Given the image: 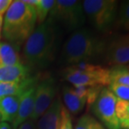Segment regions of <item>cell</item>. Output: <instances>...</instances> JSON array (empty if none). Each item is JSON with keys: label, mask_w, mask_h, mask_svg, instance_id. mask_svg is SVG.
Masks as SVG:
<instances>
[{"label": "cell", "mask_w": 129, "mask_h": 129, "mask_svg": "<svg viewBox=\"0 0 129 129\" xmlns=\"http://www.w3.org/2000/svg\"><path fill=\"white\" fill-rule=\"evenodd\" d=\"M62 29L51 20L38 24L23 46V57L32 69H45L57 56Z\"/></svg>", "instance_id": "6da1fadb"}, {"label": "cell", "mask_w": 129, "mask_h": 129, "mask_svg": "<svg viewBox=\"0 0 129 129\" xmlns=\"http://www.w3.org/2000/svg\"><path fill=\"white\" fill-rule=\"evenodd\" d=\"M107 41L88 29L81 28L72 32L63 43L60 63L68 66L90 62L103 57Z\"/></svg>", "instance_id": "7a4b0ae2"}, {"label": "cell", "mask_w": 129, "mask_h": 129, "mask_svg": "<svg viewBox=\"0 0 129 129\" xmlns=\"http://www.w3.org/2000/svg\"><path fill=\"white\" fill-rule=\"evenodd\" d=\"M36 24L34 8L23 0H15L4 14L2 36L7 42L20 46L34 31Z\"/></svg>", "instance_id": "3957f363"}, {"label": "cell", "mask_w": 129, "mask_h": 129, "mask_svg": "<svg viewBox=\"0 0 129 129\" xmlns=\"http://www.w3.org/2000/svg\"><path fill=\"white\" fill-rule=\"evenodd\" d=\"M62 77L73 86H106L110 84V70L91 62H82L66 67L62 71Z\"/></svg>", "instance_id": "277c9868"}, {"label": "cell", "mask_w": 129, "mask_h": 129, "mask_svg": "<svg viewBox=\"0 0 129 129\" xmlns=\"http://www.w3.org/2000/svg\"><path fill=\"white\" fill-rule=\"evenodd\" d=\"M47 20H51L60 28L68 32L76 31L86 22L83 1L56 0Z\"/></svg>", "instance_id": "5b68a950"}, {"label": "cell", "mask_w": 129, "mask_h": 129, "mask_svg": "<svg viewBox=\"0 0 129 129\" xmlns=\"http://www.w3.org/2000/svg\"><path fill=\"white\" fill-rule=\"evenodd\" d=\"M119 2L117 0H84L83 8L86 20L96 30L108 33L116 23Z\"/></svg>", "instance_id": "8992f818"}, {"label": "cell", "mask_w": 129, "mask_h": 129, "mask_svg": "<svg viewBox=\"0 0 129 129\" xmlns=\"http://www.w3.org/2000/svg\"><path fill=\"white\" fill-rule=\"evenodd\" d=\"M117 97L108 87L104 86L99 96L91 106L92 112L106 129H120L116 115Z\"/></svg>", "instance_id": "52a82bcc"}, {"label": "cell", "mask_w": 129, "mask_h": 129, "mask_svg": "<svg viewBox=\"0 0 129 129\" xmlns=\"http://www.w3.org/2000/svg\"><path fill=\"white\" fill-rule=\"evenodd\" d=\"M57 86L55 79L49 76L38 81L35 90L34 111L30 120L36 122L49 108L57 97Z\"/></svg>", "instance_id": "ba28073f"}, {"label": "cell", "mask_w": 129, "mask_h": 129, "mask_svg": "<svg viewBox=\"0 0 129 129\" xmlns=\"http://www.w3.org/2000/svg\"><path fill=\"white\" fill-rule=\"evenodd\" d=\"M103 58L112 66L129 64V34L114 37L107 42Z\"/></svg>", "instance_id": "9c48e42d"}, {"label": "cell", "mask_w": 129, "mask_h": 129, "mask_svg": "<svg viewBox=\"0 0 129 129\" xmlns=\"http://www.w3.org/2000/svg\"><path fill=\"white\" fill-rule=\"evenodd\" d=\"M37 83L31 86L21 95L18 114L13 122V129H17L21 124L30 119V117L34 111L35 90H36Z\"/></svg>", "instance_id": "30bf717a"}, {"label": "cell", "mask_w": 129, "mask_h": 129, "mask_svg": "<svg viewBox=\"0 0 129 129\" xmlns=\"http://www.w3.org/2000/svg\"><path fill=\"white\" fill-rule=\"evenodd\" d=\"M62 106L61 100L56 97L49 108L35 123L36 129H60Z\"/></svg>", "instance_id": "8fae6325"}, {"label": "cell", "mask_w": 129, "mask_h": 129, "mask_svg": "<svg viewBox=\"0 0 129 129\" xmlns=\"http://www.w3.org/2000/svg\"><path fill=\"white\" fill-rule=\"evenodd\" d=\"M31 68L27 65L3 66L0 65V82L20 83L32 77Z\"/></svg>", "instance_id": "7c38bea8"}, {"label": "cell", "mask_w": 129, "mask_h": 129, "mask_svg": "<svg viewBox=\"0 0 129 129\" xmlns=\"http://www.w3.org/2000/svg\"><path fill=\"white\" fill-rule=\"evenodd\" d=\"M20 46L14 44L0 41V65L14 66L23 65L24 63L19 54Z\"/></svg>", "instance_id": "4fadbf2b"}, {"label": "cell", "mask_w": 129, "mask_h": 129, "mask_svg": "<svg viewBox=\"0 0 129 129\" xmlns=\"http://www.w3.org/2000/svg\"><path fill=\"white\" fill-rule=\"evenodd\" d=\"M21 95L9 96V97H4L0 98L1 122H7L9 123L13 122L18 114Z\"/></svg>", "instance_id": "5bb4252c"}, {"label": "cell", "mask_w": 129, "mask_h": 129, "mask_svg": "<svg viewBox=\"0 0 129 129\" xmlns=\"http://www.w3.org/2000/svg\"><path fill=\"white\" fill-rule=\"evenodd\" d=\"M62 93L64 107L68 110L70 114L77 115L80 113L87 105L86 100L78 97L74 92L73 87L64 86L62 87Z\"/></svg>", "instance_id": "9a60e30c"}, {"label": "cell", "mask_w": 129, "mask_h": 129, "mask_svg": "<svg viewBox=\"0 0 129 129\" xmlns=\"http://www.w3.org/2000/svg\"><path fill=\"white\" fill-rule=\"evenodd\" d=\"M38 82L36 76H32L20 83H6L0 82V98L9 96L21 95L30 86Z\"/></svg>", "instance_id": "2e32d148"}, {"label": "cell", "mask_w": 129, "mask_h": 129, "mask_svg": "<svg viewBox=\"0 0 129 129\" xmlns=\"http://www.w3.org/2000/svg\"><path fill=\"white\" fill-rule=\"evenodd\" d=\"M116 115L120 129H129V101L117 98Z\"/></svg>", "instance_id": "e0dca14e"}, {"label": "cell", "mask_w": 129, "mask_h": 129, "mask_svg": "<svg viewBox=\"0 0 129 129\" xmlns=\"http://www.w3.org/2000/svg\"><path fill=\"white\" fill-rule=\"evenodd\" d=\"M110 70V83L129 86V68L126 65L112 66Z\"/></svg>", "instance_id": "ac0fdd59"}, {"label": "cell", "mask_w": 129, "mask_h": 129, "mask_svg": "<svg viewBox=\"0 0 129 129\" xmlns=\"http://www.w3.org/2000/svg\"><path fill=\"white\" fill-rule=\"evenodd\" d=\"M115 24L118 28L129 32V0L119 3Z\"/></svg>", "instance_id": "d6986e66"}, {"label": "cell", "mask_w": 129, "mask_h": 129, "mask_svg": "<svg viewBox=\"0 0 129 129\" xmlns=\"http://www.w3.org/2000/svg\"><path fill=\"white\" fill-rule=\"evenodd\" d=\"M54 3L55 0H38L37 4L34 7L36 11L37 24H41L47 20Z\"/></svg>", "instance_id": "ffe728a7"}, {"label": "cell", "mask_w": 129, "mask_h": 129, "mask_svg": "<svg viewBox=\"0 0 129 129\" xmlns=\"http://www.w3.org/2000/svg\"><path fill=\"white\" fill-rule=\"evenodd\" d=\"M73 129H106L94 117L84 114L78 120Z\"/></svg>", "instance_id": "44dd1931"}, {"label": "cell", "mask_w": 129, "mask_h": 129, "mask_svg": "<svg viewBox=\"0 0 129 129\" xmlns=\"http://www.w3.org/2000/svg\"><path fill=\"white\" fill-rule=\"evenodd\" d=\"M108 89L113 93L117 99L129 101V86L116 83H110L108 85Z\"/></svg>", "instance_id": "7402d4cb"}, {"label": "cell", "mask_w": 129, "mask_h": 129, "mask_svg": "<svg viewBox=\"0 0 129 129\" xmlns=\"http://www.w3.org/2000/svg\"><path fill=\"white\" fill-rule=\"evenodd\" d=\"M104 86H88V90H87V94L86 97V101L87 104L88 106H91L96 99L98 98V97L99 96L102 89Z\"/></svg>", "instance_id": "603a6c76"}, {"label": "cell", "mask_w": 129, "mask_h": 129, "mask_svg": "<svg viewBox=\"0 0 129 129\" xmlns=\"http://www.w3.org/2000/svg\"><path fill=\"white\" fill-rule=\"evenodd\" d=\"M60 129H73L72 117L68 111L62 106L61 112V127Z\"/></svg>", "instance_id": "cb8c5ba5"}, {"label": "cell", "mask_w": 129, "mask_h": 129, "mask_svg": "<svg viewBox=\"0 0 129 129\" xmlns=\"http://www.w3.org/2000/svg\"><path fill=\"white\" fill-rule=\"evenodd\" d=\"M12 2V0H0V15L3 16L5 14Z\"/></svg>", "instance_id": "d4e9b609"}, {"label": "cell", "mask_w": 129, "mask_h": 129, "mask_svg": "<svg viewBox=\"0 0 129 129\" xmlns=\"http://www.w3.org/2000/svg\"><path fill=\"white\" fill-rule=\"evenodd\" d=\"M17 129H36V126H35V122L34 121L28 119L23 124H21Z\"/></svg>", "instance_id": "484cf974"}, {"label": "cell", "mask_w": 129, "mask_h": 129, "mask_svg": "<svg viewBox=\"0 0 129 129\" xmlns=\"http://www.w3.org/2000/svg\"><path fill=\"white\" fill-rule=\"evenodd\" d=\"M0 129H13V127L9 122H0Z\"/></svg>", "instance_id": "4316f807"}, {"label": "cell", "mask_w": 129, "mask_h": 129, "mask_svg": "<svg viewBox=\"0 0 129 129\" xmlns=\"http://www.w3.org/2000/svg\"><path fill=\"white\" fill-rule=\"evenodd\" d=\"M3 23H4V17L0 15V39L2 36V29H3Z\"/></svg>", "instance_id": "83f0119b"}, {"label": "cell", "mask_w": 129, "mask_h": 129, "mask_svg": "<svg viewBox=\"0 0 129 129\" xmlns=\"http://www.w3.org/2000/svg\"><path fill=\"white\" fill-rule=\"evenodd\" d=\"M0 122H1V117H0Z\"/></svg>", "instance_id": "f1b7e54d"}, {"label": "cell", "mask_w": 129, "mask_h": 129, "mask_svg": "<svg viewBox=\"0 0 129 129\" xmlns=\"http://www.w3.org/2000/svg\"><path fill=\"white\" fill-rule=\"evenodd\" d=\"M127 67H128V68H129V65H128V66H127Z\"/></svg>", "instance_id": "f546056e"}]
</instances>
